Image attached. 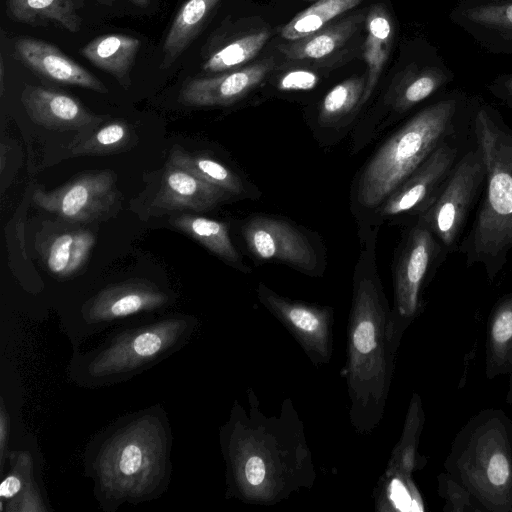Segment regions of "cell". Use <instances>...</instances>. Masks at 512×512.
I'll list each match as a JSON object with an SVG mask.
<instances>
[{"label":"cell","instance_id":"cell-1","mask_svg":"<svg viewBox=\"0 0 512 512\" xmlns=\"http://www.w3.org/2000/svg\"><path fill=\"white\" fill-rule=\"evenodd\" d=\"M172 433L160 405L119 417L95 434L83 454L84 473L105 512L153 501L168 489Z\"/></svg>","mask_w":512,"mask_h":512},{"label":"cell","instance_id":"cell-2","mask_svg":"<svg viewBox=\"0 0 512 512\" xmlns=\"http://www.w3.org/2000/svg\"><path fill=\"white\" fill-rule=\"evenodd\" d=\"M479 99L461 89H446L391 134L355 180L356 212H373L445 140L470 131Z\"/></svg>","mask_w":512,"mask_h":512},{"label":"cell","instance_id":"cell-3","mask_svg":"<svg viewBox=\"0 0 512 512\" xmlns=\"http://www.w3.org/2000/svg\"><path fill=\"white\" fill-rule=\"evenodd\" d=\"M471 128L485 162L486 177L473 224L457 252L465 257L467 267L481 264L492 283L512 250V128L481 98Z\"/></svg>","mask_w":512,"mask_h":512},{"label":"cell","instance_id":"cell-4","mask_svg":"<svg viewBox=\"0 0 512 512\" xmlns=\"http://www.w3.org/2000/svg\"><path fill=\"white\" fill-rule=\"evenodd\" d=\"M195 327L193 317L178 313L122 325L98 346L87 351L74 349L68 378L84 388L127 381L178 352Z\"/></svg>","mask_w":512,"mask_h":512},{"label":"cell","instance_id":"cell-5","mask_svg":"<svg viewBox=\"0 0 512 512\" xmlns=\"http://www.w3.org/2000/svg\"><path fill=\"white\" fill-rule=\"evenodd\" d=\"M444 468L483 511L512 512V420L486 408L456 434Z\"/></svg>","mask_w":512,"mask_h":512},{"label":"cell","instance_id":"cell-6","mask_svg":"<svg viewBox=\"0 0 512 512\" xmlns=\"http://www.w3.org/2000/svg\"><path fill=\"white\" fill-rule=\"evenodd\" d=\"M485 177V162L474 142L462 153L433 202L415 218L432 232L446 254L458 251Z\"/></svg>","mask_w":512,"mask_h":512},{"label":"cell","instance_id":"cell-7","mask_svg":"<svg viewBox=\"0 0 512 512\" xmlns=\"http://www.w3.org/2000/svg\"><path fill=\"white\" fill-rule=\"evenodd\" d=\"M172 302L171 295L156 283L131 278L105 286L84 300L64 330L74 345L135 316L151 314Z\"/></svg>","mask_w":512,"mask_h":512},{"label":"cell","instance_id":"cell-8","mask_svg":"<svg viewBox=\"0 0 512 512\" xmlns=\"http://www.w3.org/2000/svg\"><path fill=\"white\" fill-rule=\"evenodd\" d=\"M468 132L445 140L373 211L370 219L373 222L366 225L379 228L383 221L406 216L416 218L422 213L433 202L465 151Z\"/></svg>","mask_w":512,"mask_h":512},{"label":"cell","instance_id":"cell-9","mask_svg":"<svg viewBox=\"0 0 512 512\" xmlns=\"http://www.w3.org/2000/svg\"><path fill=\"white\" fill-rule=\"evenodd\" d=\"M33 202L41 209L74 223L106 220L121 206V193L112 170L82 173L53 190L37 188Z\"/></svg>","mask_w":512,"mask_h":512},{"label":"cell","instance_id":"cell-10","mask_svg":"<svg viewBox=\"0 0 512 512\" xmlns=\"http://www.w3.org/2000/svg\"><path fill=\"white\" fill-rule=\"evenodd\" d=\"M251 255L259 261L280 262L305 272L315 271L321 258L310 237L292 223L270 216H255L241 228Z\"/></svg>","mask_w":512,"mask_h":512},{"label":"cell","instance_id":"cell-11","mask_svg":"<svg viewBox=\"0 0 512 512\" xmlns=\"http://www.w3.org/2000/svg\"><path fill=\"white\" fill-rule=\"evenodd\" d=\"M446 256L432 232L415 220L401 243L395 268L397 295L405 311H415L426 278Z\"/></svg>","mask_w":512,"mask_h":512},{"label":"cell","instance_id":"cell-12","mask_svg":"<svg viewBox=\"0 0 512 512\" xmlns=\"http://www.w3.org/2000/svg\"><path fill=\"white\" fill-rule=\"evenodd\" d=\"M449 19L487 52L512 56V0H458Z\"/></svg>","mask_w":512,"mask_h":512},{"label":"cell","instance_id":"cell-13","mask_svg":"<svg viewBox=\"0 0 512 512\" xmlns=\"http://www.w3.org/2000/svg\"><path fill=\"white\" fill-rule=\"evenodd\" d=\"M81 223L48 222L37 233L36 250L45 268L58 279H69L85 267L95 245L94 233Z\"/></svg>","mask_w":512,"mask_h":512},{"label":"cell","instance_id":"cell-14","mask_svg":"<svg viewBox=\"0 0 512 512\" xmlns=\"http://www.w3.org/2000/svg\"><path fill=\"white\" fill-rule=\"evenodd\" d=\"M21 102L29 118L49 130L93 129L105 119L91 113L74 97L44 87L27 85Z\"/></svg>","mask_w":512,"mask_h":512},{"label":"cell","instance_id":"cell-15","mask_svg":"<svg viewBox=\"0 0 512 512\" xmlns=\"http://www.w3.org/2000/svg\"><path fill=\"white\" fill-rule=\"evenodd\" d=\"M15 57L26 67L54 82L99 93L108 89L97 77L45 41L21 37L14 42Z\"/></svg>","mask_w":512,"mask_h":512},{"label":"cell","instance_id":"cell-16","mask_svg":"<svg viewBox=\"0 0 512 512\" xmlns=\"http://www.w3.org/2000/svg\"><path fill=\"white\" fill-rule=\"evenodd\" d=\"M231 197L232 195L225 190L168 162L152 207L159 214L176 210L202 212Z\"/></svg>","mask_w":512,"mask_h":512},{"label":"cell","instance_id":"cell-17","mask_svg":"<svg viewBox=\"0 0 512 512\" xmlns=\"http://www.w3.org/2000/svg\"><path fill=\"white\" fill-rule=\"evenodd\" d=\"M266 72V65H256L217 77L192 79L181 89L179 101L196 107L226 106L256 86Z\"/></svg>","mask_w":512,"mask_h":512},{"label":"cell","instance_id":"cell-18","mask_svg":"<svg viewBox=\"0 0 512 512\" xmlns=\"http://www.w3.org/2000/svg\"><path fill=\"white\" fill-rule=\"evenodd\" d=\"M9 471L0 484V510L8 512H46L40 489L34 477L31 454L25 450H9Z\"/></svg>","mask_w":512,"mask_h":512},{"label":"cell","instance_id":"cell-19","mask_svg":"<svg viewBox=\"0 0 512 512\" xmlns=\"http://www.w3.org/2000/svg\"><path fill=\"white\" fill-rule=\"evenodd\" d=\"M485 374L488 379L512 371V291L492 307L486 328Z\"/></svg>","mask_w":512,"mask_h":512},{"label":"cell","instance_id":"cell-20","mask_svg":"<svg viewBox=\"0 0 512 512\" xmlns=\"http://www.w3.org/2000/svg\"><path fill=\"white\" fill-rule=\"evenodd\" d=\"M140 48L137 38L123 34L99 36L81 49L94 66L111 74L124 87L130 86V71Z\"/></svg>","mask_w":512,"mask_h":512},{"label":"cell","instance_id":"cell-21","mask_svg":"<svg viewBox=\"0 0 512 512\" xmlns=\"http://www.w3.org/2000/svg\"><path fill=\"white\" fill-rule=\"evenodd\" d=\"M171 223L227 264L249 271L230 238L226 223L192 214H180L172 218Z\"/></svg>","mask_w":512,"mask_h":512},{"label":"cell","instance_id":"cell-22","mask_svg":"<svg viewBox=\"0 0 512 512\" xmlns=\"http://www.w3.org/2000/svg\"><path fill=\"white\" fill-rule=\"evenodd\" d=\"M6 5L12 20L29 25L53 23L77 32L82 24L74 0H7Z\"/></svg>","mask_w":512,"mask_h":512},{"label":"cell","instance_id":"cell-23","mask_svg":"<svg viewBox=\"0 0 512 512\" xmlns=\"http://www.w3.org/2000/svg\"><path fill=\"white\" fill-rule=\"evenodd\" d=\"M219 1L188 0L183 4L163 44V67H169L189 46L209 12Z\"/></svg>","mask_w":512,"mask_h":512},{"label":"cell","instance_id":"cell-24","mask_svg":"<svg viewBox=\"0 0 512 512\" xmlns=\"http://www.w3.org/2000/svg\"><path fill=\"white\" fill-rule=\"evenodd\" d=\"M169 163L184 169L203 181L228 192L232 197H245L250 190L242 179L227 166L204 155H196L174 146L170 152Z\"/></svg>","mask_w":512,"mask_h":512},{"label":"cell","instance_id":"cell-25","mask_svg":"<svg viewBox=\"0 0 512 512\" xmlns=\"http://www.w3.org/2000/svg\"><path fill=\"white\" fill-rule=\"evenodd\" d=\"M361 0H319L295 16L281 31L288 40L305 38L320 30L328 21L355 7Z\"/></svg>","mask_w":512,"mask_h":512},{"label":"cell","instance_id":"cell-26","mask_svg":"<svg viewBox=\"0 0 512 512\" xmlns=\"http://www.w3.org/2000/svg\"><path fill=\"white\" fill-rule=\"evenodd\" d=\"M130 140V127L118 120L102 125L88 137L75 141L69 149L72 155L106 154L126 147Z\"/></svg>","mask_w":512,"mask_h":512},{"label":"cell","instance_id":"cell-27","mask_svg":"<svg viewBox=\"0 0 512 512\" xmlns=\"http://www.w3.org/2000/svg\"><path fill=\"white\" fill-rule=\"evenodd\" d=\"M266 31L239 38L214 53L203 65L207 72H221L240 65L254 57L268 40Z\"/></svg>","mask_w":512,"mask_h":512},{"label":"cell","instance_id":"cell-28","mask_svg":"<svg viewBox=\"0 0 512 512\" xmlns=\"http://www.w3.org/2000/svg\"><path fill=\"white\" fill-rule=\"evenodd\" d=\"M362 83L358 79H350L334 86L324 97L319 121L322 125H333L348 115L363 96Z\"/></svg>","mask_w":512,"mask_h":512},{"label":"cell","instance_id":"cell-29","mask_svg":"<svg viewBox=\"0 0 512 512\" xmlns=\"http://www.w3.org/2000/svg\"><path fill=\"white\" fill-rule=\"evenodd\" d=\"M438 479L440 495L445 501L444 512L483 511L471 493L449 473L440 474Z\"/></svg>","mask_w":512,"mask_h":512},{"label":"cell","instance_id":"cell-30","mask_svg":"<svg viewBox=\"0 0 512 512\" xmlns=\"http://www.w3.org/2000/svg\"><path fill=\"white\" fill-rule=\"evenodd\" d=\"M342 38L340 30L330 29L315 34L294 49V57L319 59L330 54Z\"/></svg>","mask_w":512,"mask_h":512},{"label":"cell","instance_id":"cell-31","mask_svg":"<svg viewBox=\"0 0 512 512\" xmlns=\"http://www.w3.org/2000/svg\"><path fill=\"white\" fill-rule=\"evenodd\" d=\"M318 83V77L308 70H293L284 75L279 82V89L284 91H307Z\"/></svg>","mask_w":512,"mask_h":512},{"label":"cell","instance_id":"cell-32","mask_svg":"<svg viewBox=\"0 0 512 512\" xmlns=\"http://www.w3.org/2000/svg\"><path fill=\"white\" fill-rule=\"evenodd\" d=\"M487 90L494 98L512 109V72L494 77L487 84Z\"/></svg>","mask_w":512,"mask_h":512},{"label":"cell","instance_id":"cell-33","mask_svg":"<svg viewBox=\"0 0 512 512\" xmlns=\"http://www.w3.org/2000/svg\"><path fill=\"white\" fill-rule=\"evenodd\" d=\"M10 415L3 397L0 399V472L3 474L4 465L9 452L8 443L10 437Z\"/></svg>","mask_w":512,"mask_h":512},{"label":"cell","instance_id":"cell-34","mask_svg":"<svg viewBox=\"0 0 512 512\" xmlns=\"http://www.w3.org/2000/svg\"><path fill=\"white\" fill-rule=\"evenodd\" d=\"M354 345L361 353H368L375 348V331L372 322L359 323L354 333Z\"/></svg>","mask_w":512,"mask_h":512},{"label":"cell","instance_id":"cell-35","mask_svg":"<svg viewBox=\"0 0 512 512\" xmlns=\"http://www.w3.org/2000/svg\"><path fill=\"white\" fill-rule=\"evenodd\" d=\"M289 317L298 328L304 331H314L319 326V320L314 313L300 307H292L289 310Z\"/></svg>","mask_w":512,"mask_h":512},{"label":"cell","instance_id":"cell-36","mask_svg":"<svg viewBox=\"0 0 512 512\" xmlns=\"http://www.w3.org/2000/svg\"><path fill=\"white\" fill-rule=\"evenodd\" d=\"M369 35L388 41L392 27L389 19L383 15H375L370 18L368 23Z\"/></svg>","mask_w":512,"mask_h":512},{"label":"cell","instance_id":"cell-37","mask_svg":"<svg viewBox=\"0 0 512 512\" xmlns=\"http://www.w3.org/2000/svg\"><path fill=\"white\" fill-rule=\"evenodd\" d=\"M245 475L252 485L261 484L265 476V465L262 459L257 456L251 457L246 463Z\"/></svg>","mask_w":512,"mask_h":512},{"label":"cell","instance_id":"cell-38","mask_svg":"<svg viewBox=\"0 0 512 512\" xmlns=\"http://www.w3.org/2000/svg\"><path fill=\"white\" fill-rule=\"evenodd\" d=\"M510 377H509V389H508V394H507V397H506V402L508 404H512V371L509 373Z\"/></svg>","mask_w":512,"mask_h":512},{"label":"cell","instance_id":"cell-39","mask_svg":"<svg viewBox=\"0 0 512 512\" xmlns=\"http://www.w3.org/2000/svg\"><path fill=\"white\" fill-rule=\"evenodd\" d=\"M0 73H1V77H0V80H1V95H3V91H4V84H3L4 69H3V60H2V58H1V65H0Z\"/></svg>","mask_w":512,"mask_h":512},{"label":"cell","instance_id":"cell-40","mask_svg":"<svg viewBox=\"0 0 512 512\" xmlns=\"http://www.w3.org/2000/svg\"><path fill=\"white\" fill-rule=\"evenodd\" d=\"M135 5L145 7L149 4L150 0H131Z\"/></svg>","mask_w":512,"mask_h":512},{"label":"cell","instance_id":"cell-41","mask_svg":"<svg viewBox=\"0 0 512 512\" xmlns=\"http://www.w3.org/2000/svg\"><path fill=\"white\" fill-rule=\"evenodd\" d=\"M98 1H100L102 3H105V4H109L110 3V0H98Z\"/></svg>","mask_w":512,"mask_h":512}]
</instances>
